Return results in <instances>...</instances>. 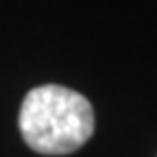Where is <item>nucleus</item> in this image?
<instances>
[{
    "label": "nucleus",
    "mask_w": 157,
    "mask_h": 157,
    "mask_svg": "<svg viewBox=\"0 0 157 157\" xmlns=\"http://www.w3.org/2000/svg\"><path fill=\"white\" fill-rule=\"evenodd\" d=\"M20 133L42 155H68L94 133V109L83 94L63 85H39L20 107Z\"/></svg>",
    "instance_id": "obj_1"
}]
</instances>
